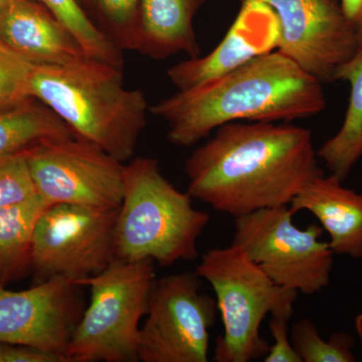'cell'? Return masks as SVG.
<instances>
[{"mask_svg":"<svg viewBox=\"0 0 362 362\" xmlns=\"http://www.w3.org/2000/svg\"><path fill=\"white\" fill-rule=\"evenodd\" d=\"M118 211L70 204L47 206L33 237L37 282L64 278L76 284L106 270L116 259Z\"/></svg>","mask_w":362,"mask_h":362,"instance_id":"ba28073f","label":"cell"},{"mask_svg":"<svg viewBox=\"0 0 362 362\" xmlns=\"http://www.w3.org/2000/svg\"><path fill=\"white\" fill-rule=\"evenodd\" d=\"M278 42V21L270 7L258 0H243L221 44L206 56L188 58L171 66L168 76L178 90L194 89L277 49Z\"/></svg>","mask_w":362,"mask_h":362,"instance_id":"4fadbf2b","label":"cell"},{"mask_svg":"<svg viewBox=\"0 0 362 362\" xmlns=\"http://www.w3.org/2000/svg\"><path fill=\"white\" fill-rule=\"evenodd\" d=\"M201 286L195 272L156 278L140 328L139 361H209L218 306L211 295L201 291Z\"/></svg>","mask_w":362,"mask_h":362,"instance_id":"9c48e42d","label":"cell"},{"mask_svg":"<svg viewBox=\"0 0 362 362\" xmlns=\"http://www.w3.org/2000/svg\"><path fill=\"white\" fill-rule=\"evenodd\" d=\"M68 28L90 59L123 69V54L96 25L78 0H35Z\"/></svg>","mask_w":362,"mask_h":362,"instance_id":"ffe728a7","label":"cell"},{"mask_svg":"<svg viewBox=\"0 0 362 362\" xmlns=\"http://www.w3.org/2000/svg\"><path fill=\"white\" fill-rule=\"evenodd\" d=\"M335 81L350 86L349 106L341 127L317 150L331 175L344 181L362 158V49L343 64Z\"/></svg>","mask_w":362,"mask_h":362,"instance_id":"e0dca14e","label":"cell"},{"mask_svg":"<svg viewBox=\"0 0 362 362\" xmlns=\"http://www.w3.org/2000/svg\"><path fill=\"white\" fill-rule=\"evenodd\" d=\"M206 0H140L138 51L156 61L177 54L197 58L194 20Z\"/></svg>","mask_w":362,"mask_h":362,"instance_id":"2e32d148","label":"cell"},{"mask_svg":"<svg viewBox=\"0 0 362 362\" xmlns=\"http://www.w3.org/2000/svg\"><path fill=\"white\" fill-rule=\"evenodd\" d=\"M185 162L187 194L239 218L290 206L316 176L312 133L289 122L225 124Z\"/></svg>","mask_w":362,"mask_h":362,"instance_id":"6da1fadb","label":"cell"},{"mask_svg":"<svg viewBox=\"0 0 362 362\" xmlns=\"http://www.w3.org/2000/svg\"><path fill=\"white\" fill-rule=\"evenodd\" d=\"M25 150L0 157V209L37 197Z\"/></svg>","mask_w":362,"mask_h":362,"instance_id":"cb8c5ba5","label":"cell"},{"mask_svg":"<svg viewBox=\"0 0 362 362\" xmlns=\"http://www.w3.org/2000/svg\"><path fill=\"white\" fill-rule=\"evenodd\" d=\"M47 206L37 194L0 209V285L18 280L32 269L33 232Z\"/></svg>","mask_w":362,"mask_h":362,"instance_id":"ac0fdd59","label":"cell"},{"mask_svg":"<svg viewBox=\"0 0 362 362\" xmlns=\"http://www.w3.org/2000/svg\"><path fill=\"white\" fill-rule=\"evenodd\" d=\"M7 347L8 344L0 343V362H6Z\"/></svg>","mask_w":362,"mask_h":362,"instance_id":"83f0119b","label":"cell"},{"mask_svg":"<svg viewBox=\"0 0 362 362\" xmlns=\"http://www.w3.org/2000/svg\"><path fill=\"white\" fill-rule=\"evenodd\" d=\"M293 346L302 362H354V339L349 333L334 332L328 340L319 334L310 319L302 318L290 330Z\"/></svg>","mask_w":362,"mask_h":362,"instance_id":"44dd1931","label":"cell"},{"mask_svg":"<svg viewBox=\"0 0 362 362\" xmlns=\"http://www.w3.org/2000/svg\"><path fill=\"white\" fill-rule=\"evenodd\" d=\"M289 206L235 218L232 244L240 247L280 287L313 295L329 285L334 252L320 240L322 226L297 228Z\"/></svg>","mask_w":362,"mask_h":362,"instance_id":"52a82bcc","label":"cell"},{"mask_svg":"<svg viewBox=\"0 0 362 362\" xmlns=\"http://www.w3.org/2000/svg\"><path fill=\"white\" fill-rule=\"evenodd\" d=\"M275 13L277 49L318 78L335 82L338 69L358 49L356 35L337 0H258Z\"/></svg>","mask_w":362,"mask_h":362,"instance_id":"8fae6325","label":"cell"},{"mask_svg":"<svg viewBox=\"0 0 362 362\" xmlns=\"http://www.w3.org/2000/svg\"><path fill=\"white\" fill-rule=\"evenodd\" d=\"M97 26L121 51H138L140 0H93Z\"/></svg>","mask_w":362,"mask_h":362,"instance_id":"7402d4cb","label":"cell"},{"mask_svg":"<svg viewBox=\"0 0 362 362\" xmlns=\"http://www.w3.org/2000/svg\"><path fill=\"white\" fill-rule=\"evenodd\" d=\"M33 64L0 42V111L30 99Z\"/></svg>","mask_w":362,"mask_h":362,"instance_id":"603a6c76","label":"cell"},{"mask_svg":"<svg viewBox=\"0 0 362 362\" xmlns=\"http://www.w3.org/2000/svg\"><path fill=\"white\" fill-rule=\"evenodd\" d=\"M25 154L37 194L49 206H121L125 165L94 143L77 136L52 138Z\"/></svg>","mask_w":362,"mask_h":362,"instance_id":"30bf717a","label":"cell"},{"mask_svg":"<svg viewBox=\"0 0 362 362\" xmlns=\"http://www.w3.org/2000/svg\"><path fill=\"white\" fill-rule=\"evenodd\" d=\"M291 317L292 314L290 313L271 315L269 328L274 344L270 345L268 354L264 357V362H302L290 337L289 322Z\"/></svg>","mask_w":362,"mask_h":362,"instance_id":"d4e9b609","label":"cell"},{"mask_svg":"<svg viewBox=\"0 0 362 362\" xmlns=\"http://www.w3.org/2000/svg\"><path fill=\"white\" fill-rule=\"evenodd\" d=\"M211 216L192 206V197L176 189L150 157L125 165L124 194L115 226L116 259H153L160 267L199 257L197 240Z\"/></svg>","mask_w":362,"mask_h":362,"instance_id":"277c9868","label":"cell"},{"mask_svg":"<svg viewBox=\"0 0 362 362\" xmlns=\"http://www.w3.org/2000/svg\"><path fill=\"white\" fill-rule=\"evenodd\" d=\"M78 288L64 278L23 291L0 285V343L35 347L66 358L71 334L82 316Z\"/></svg>","mask_w":362,"mask_h":362,"instance_id":"7c38bea8","label":"cell"},{"mask_svg":"<svg viewBox=\"0 0 362 362\" xmlns=\"http://www.w3.org/2000/svg\"><path fill=\"white\" fill-rule=\"evenodd\" d=\"M292 213L306 211L329 235L334 255L362 259V194L343 185L337 176L314 177L290 204Z\"/></svg>","mask_w":362,"mask_h":362,"instance_id":"9a60e30c","label":"cell"},{"mask_svg":"<svg viewBox=\"0 0 362 362\" xmlns=\"http://www.w3.org/2000/svg\"><path fill=\"white\" fill-rule=\"evenodd\" d=\"M156 262L116 259L76 285L89 286L90 302L69 342V362H137L140 322L148 309Z\"/></svg>","mask_w":362,"mask_h":362,"instance_id":"8992f818","label":"cell"},{"mask_svg":"<svg viewBox=\"0 0 362 362\" xmlns=\"http://www.w3.org/2000/svg\"><path fill=\"white\" fill-rule=\"evenodd\" d=\"M356 330L362 346V314H359V315L356 317Z\"/></svg>","mask_w":362,"mask_h":362,"instance_id":"4316f807","label":"cell"},{"mask_svg":"<svg viewBox=\"0 0 362 362\" xmlns=\"http://www.w3.org/2000/svg\"><path fill=\"white\" fill-rule=\"evenodd\" d=\"M339 4L356 33L358 49H362V0H340Z\"/></svg>","mask_w":362,"mask_h":362,"instance_id":"484cf974","label":"cell"},{"mask_svg":"<svg viewBox=\"0 0 362 362\" xmlns=\"http://www.w3.org/2000/svg\"><path fill=\"white\" fill-rule=\"evenodd\" d=\"M11 1V0H0V13L6 9V7L8 6Z\"/></svg>","mask_w":362,"mask_h":362,"instance_id":"f1b7e54d","label":"cell"},{"mask_svg":"<svg viewBox=\"0 0 362 362\" xmlns=\"http://www.w3.org/2000/svg\"><path fill=\"white\" fill-rule=\"evenodd\" d=\"M323 84L278 49L223 77L178 90L150 107L168 125V140L192 146L225 124L291 122L325 109Z\"/></svg>","mask_w":362,"mask_h":362,"instance_id":"7a4b0ae2","label":"cell"},{"mask_svg":"<svg viewBox=\"0 0 362 362\" xmlns=\"http://www.w3.org/2000/svg\"><path fill=\"white\" fill-rule=\"evenodd\" d=\"M70 136H76L71 128L35 98L0 111V157L23 151L44 140Z\"/></svg>","mask_w":362,"mask_h":362,"instance_id":"d6986e66","label":"cell"},{"mask_svg":"<svg viewBox=\"0 0 362 362\" xmlns=\"http://www.w3.org/2000/svg\"><path fill=\"white\" fill-rule=\"evenodd\" d=\"M30 95L77 137L123 163L134 156L150 112L144 93L124 86L122 69L89 57L66 65H35Z\"/></svg>","mask_w":362,"mask_h":362,"instance_id":"3957f363","label":"cell"},{"mask_svg":"<svg viewBox=\"0 0 362 362\" xmlns=\"http://www.w3.org/2000/svg\"><path fill=\"white\" fill-rule=\"evenodd\" d=\"M213 287L223 333L216 340L214 361L264 359L270 344L261 337L268 314L294 312L299 293L280 287L235 245L207 250L195 269Z\"/></svg>","mask_w":362,"mask_h":362,"instance_id":"5b68a950","label":"cell"},{"mask_svg":"<svg viewBox=\"0 0 362 362\" xmlns=\"http://www.w3.org/2000/svg\"><path fill=\"white\" fill-rule=\"evenodd\" d=\"M0 42L33 65H66L87 54L73 33L35 0H11L0 13Z\"/></svg>","mask_w":362,"mask_h":362,"instance_id":"5bb4252c","label":"cell"}]
</instances>
